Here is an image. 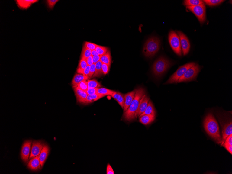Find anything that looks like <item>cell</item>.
Instances as JSON below:
<instances>
[{
	"mask_svg": "<svg viewBox=\"0 0 232 174\" xmlns=\"http://www.w3.org/2000/svg\"><path fill=\"white\" fill-rule=\"evenodd\" d=\"M204 126L206 133L211 137L218 143H221L222 138L219 124L211 113H208L206 116L204 120Z\"/></svg>",
	"mask_w": 232,
	"mask_h": 174,
	"instance_id": "obj_1",
	"label": "cell"
},
{
	"mask_svg": "<svg viewBox=\"0 0 232 174\" xmlns=\"http://www.w3.org/2000/svg\"><path fill=\"white\" fill-rule=\"evenodd\" d=\"M135 97L127 110L124 112L123 117L126 121L130 122L136 119V114L140 102L143 97L146 94L145 90L142 87L136 89Z\"/></svg>",
	"mask_w": 232,
	"mask_h": 174,
	"instance_id": "obj_2",
	"label": "cell"
},
{
	"mask_svg": "<svg viewBox=\"0 0 232 174\" xmlns=\"http://www.w3.org/2000/svg\"><path fill=\"white\" fill-rule=\"evenodd\" d=\"M161 41L156 37H152L146 41L143 48V53L146 57H153L160 48Z\"/></svg>",
	"mask_w": 232,
	"mask_h": 174,
	"instance_id": "obj_3",
	"label": "cell"
},
{
	"mask_svg": "<svg viewBox=\"0 0 232 174\" xmlns=\"http://www.w3.org/2000/svg\"><path fill=\"white\" fill-rule=\"evenodd\" d=\"M172 65L171 62L166 58L163 56L160 57L153 65V73L156 77H160L167 71Z\"/></svg>",
	"mask_w": 232,
	"mask_h": 174,
	"instance_id": "obj_4",
	"label": "cell"
},
{
	"mask_svg": "<svg viewBox=\"0 0 232 174\" xmlns=\"http://www.w3.org/2000/svg\"><path fill=\"white\" fill-rule=\"evenodd\" d=\"M201 69L200 66L198 64H196L187 69L184 75L179 79L178 82H189L195 80Z\"/></svg>",
	"mask_w": 232,
	"mask_h": 174,
	"instance_id": "obj_5",
	"label": "cell"
},
{
	"mask_svg": "<svg viewBox=\"0 0 232 174\" xmlns=\"http://www.w3.org/2000/svg\"><path fill=\"white\" fill-rule=\"evenodd\" d=\"M195 64L196 63H195L191 62L179 67L177 71L167 81L165 84H168L173 83H177L178 82L179 79L184 75L187 69L195 66Z\"/></svg>",
	"mask_w": 232,
	"mask_h": 174,
	"instance_id": "obj_6",
	"label": "cell"
},
{
	"mask_svg": "<svg viewBox=\"0 0 232 174\" xmlns=\"http://www.w3.org/2000/svg\"><path fill=\"white\" fill-rule=\"evenodd\" d=\"M169 40L171 47L176 54L179 56L182 55V48L179 37L175 31H171L169 34Z\"/></svg>",
	"mask_w": 232,
	"mask_h": 174,
	"instance_id": "obj_7",
	"label": "cell"
},
{
	"mask_svg": "<svg viewBox=\"0 0 232 174\" xmlns=\"http://www.w3.org/2000/svg\"><path fill=\"white\" fill-rule=\"evenodd\" d=\"M187 8L196 16L201 25L205 23L206 20V7L205 3L197 6H187Z\"/></svg>",
	"mask_w": 232,
	"mask_h": 174,
	"instance_id": "obj_8",
	"label": "cell"
},
{
	"mask_svg": "<svg viewBox=\"0 0 232 174\" xmlns=\"http://www.w3.org/2000/svg\"><path fill=\"white\" fill-rule=\"evenodd\" d=\"M218 118H219L220 124L222 128V138L221 143V145L222 146L227 137L232 134V122L231 120H230L229 119V121H224V119H222L221 117Z\"/></svg>",
	"mask_w": 232,
	"mask_h": 174,
	"instance_id": "obj_9",
	"label": "cell"
},
{
	"mask_svg": "<svg viewBox=\"0 0 232 174\" xmlns=\"http://www.w3.org/2000/svg\"><path fill=\"white\" fill-rule=\"evenodd\" d=\"M177 32L180 38L181 48L182 49L183 55H186L188 53L191 47L189 39L182 31H177Z\"/></svg>",
	"mask_w": 232,
	"mask_h": 174,
	"instance_id": "obj_10",
	"label": "cell"
},
{
	"mask_svg": "<svg viewBox=\"0 0 232 174\" xmlns=\"http://www.w3.org/2000/svg\"><path fill=\"white\" fill-rule=\"evenodd\" d=\"M32 143L31 140H27L25 141L23 145L21 152V157L25 162L28 161Z\"/></svg>",
	"mask_w": 232,
	"mask_h": 174,
	"instance_id": "obj_11",
	"label": "cell"
},
{
	"mask_svg": "<svg viewBox=\"0 0 232 174\" xmlns=\"http://www.w3.org/2000/svg\"><path fill=\"white\" fill-rule=\"evenodd\" d=\"M44 146V145L40 141H34L32 143L29 158L32 159L34 157L39 156Z\"/></svg>",
	"mask_w": 232,
	"mask_h": 174,
	"instance_id": "obj_12",
	"label": "cell"
},
{
	"mask_svg": "<svg viewBox=\"0 0 232 174\" xmlns=\"http://www.w3.org/2000/svg\"><path fill=\"white\" fill-rule=\"evenodd\" d=\"M150 98L147 95H144L141 98L138 108L136 113V118L139 117L144 112L147 108L148 103L150 101Z\"/></svg>",
	"mask_w": 232,
	"mask_h": 174,
	"instance_id": "obj_13",
	"label": "cell"
},
{
	"mask_svg": "<svg viewBox=\"0 0 232 174\" xmlns=\"http://www.w3.org/2000/svg\"><path fill=\"white\" fill-rule=\"evenodd\" d=\"M136 92V90H134L133 91L127 93L125 94L124 95V112L127 110L130 105L132 102L135 97Z\"/></svg>",
	"mask_w": 232,
	"mask_h": 174,
	"instance_id": "obj_14",
	"label": "cell"
},
{
	"mask_svg": "<svg viewBox=\"0 0 232 174\" xmlns=\"http://www.w3.org/2000/svg\"><path fill=\"white\" fill-rule=\"evenodd\" d=\"M74 90L77 102L83 104L88 96L87 93L77 87L74 88Z\"/></svg>",
	"mask_w": 232,
	"mask_h": 174,
	"instance_id": "obj_15",
	"label": "cell"
},
{
	"mask_svg": "<svg viewBox=\"0 0 232 174\" xmlns=\"http://www.w3.org/2000/svg\"><path fill=\"white\" fill-rule=\"evenodd\" d=\"M38 0H17L16 3L18 8L22 10H27L32 4L38 2Z\"/></svg>",
	"mask_w": 232,
	"mask_h": 174,
	"instance_id": "obj_16",
	"label": "cell"
},
{
	"mask_svg": "<svg viewBox=\"0 0 232 174\" xmlns=\"http://www.w3.org/2000/svg\"><path fill=\"white\" fill-rule=\"evenodd\" d=\"M27 166L32 170L36 171L41 169V167L39 156L33 158L29 161Z\"/></svg>",
	"mask_w": 232,
	"mask_h": 174,
	"instance_id": "obj_17",
	"label": "cell"
},
{
	"mask_svg": "<svg viewBox=\"0 0 232 174\" xmlns=\"http://www.w3.org/2000/svg\"><path fill=\"white\" fill-rule=\"evenodd\" d=\"M49 151V148L48 146L46 145L44 146L40 153L39 156L41 167H42L45 164L46 160L48 156Z\"/></svg>",
	"mask_w": 232,
	"mask_h": 174,
	"instance_id": "obj_18",
	"label": "cell"
},
{
	"mask_svg": "<svg viewBox=\"0 0 232 174\" xmlns=\"http://www.w3.org/2000/svg\"><path fill=\"white\" fill-rule=\"evenodd\" d=\"M89 76L82 75V74L76 73L74 76L72 81V85L73 88H76L81 82L83 81H86L89 78Z\"/></svg>",
	"mask_w": 232,
	"mask_h": 174,
	"instance_id": "obj_19",
	"label": "cell"
},
{
	"mask_svg": "<svg viewBox=\"0 0 232 174\" xmlns=\"http://www.w3.org/2000/svg\"><path fill=\"white\" fill-rule=\"evenodd\" d=\"M139 118V121L141 124L144 125H147L154 121L155 119V115H145Z\"/></svg>",
	"mask_w": 232,
	"mask_h": 174,
	"instance_id": "obj_20",
	"label": "cell"
},
{
	"mask_svg": "<svg viewBox=\"0 0 232 174\" xmlns=\"http://www.w3.org/2000/svg\"><path fill=\"white\" fill-rule=\"evenodd\" d=\"M111 96L117 102L122 109H124V95L119 92L115 91Z\"/></svg>",
	"mask_w": 232,
	"mask_h": 174,
	"instance_id": "obj_21",
	"label": "cell"
},
{
	"mask_svg": "<svg viewBox=\"0 0 232 174\" xmlns=\"http://www.w3.org/2000/svg\"><path fill=\"white\" fill-rule=\"evenodd\" d=\"M105 96L103 95L98 94L92 95H88L84 102L82 104L86 105V104L92 103Z\"/></svg>",
	"mask_w": 232,
	"mask_h": 174,
	"instance_id": "obj_22",
	"label": "cell"
},
{
	"mask_svg": "<svg viewBox=\"0 0 232 174\" xmlns=\"http://www.w3.org/2000/svg\"><path fill=\"white\" fill-rule=\"evenodd\" d=\"M155 112L154 106L151 101H149L148 106L144 112L141 114L139 117L145 115H155Z\"/></svg>",
	"mask_w": 232,
	"mask_h": 174,
	"instance_id": "obj_23",
	"label": "cell"
},
{
	"mask_svg": "<svg viewBox=\"0 0 232 174\" xmlns=\"http://www.w3.org/2000/svg\"><path fill=\"white\" fill-rule=\"evenodd\" d=\"M103 63L101 61H98L95 64V71L93 77H100L103 75L102 66Z\"/></svg>",
	"mask_w": 232,
	"mask_h": 174,
	"instance_id": "obj_24",
	"label": "cell"
},
{
	"mask_svg": "<svg viewBox=\"0 0 232 174\" xmlns=\"http://www.w3.org/2000/svg\"><path fill=\"white\" fill-rule=\"evenodd\" d=\"M100 61L103 63L105 64L111 66V52L109 50H108V51L106 54L102 56Z\"/></svg>",
	"mask_w": 232,
	"mask_h": 174,
	"instance_id": "obj_25",
	"label": "cell"
},
{
	"mask_svg": "<svg viewBox=\"0 0 232 174\" xmlns=\"http://www.w3.org/2000/svg\"><path fill=\"white\" fill-rule=\"evenodd\" d=\"M88 66L86 60L84 59H81L79 62L77 72L78 73L82 74L84 69Z\"/></svg>",
	"mask_w": 232,
	"mask_h": 174,
	"instance_id": "obj_26",
	"label": "cell"
},
{
	"mask_svg": "<svg viewBox=\"0 0 232 174\" xmlns=\"http://www.w3.org/2000/svg\"><path fill=\"white\" fill-rule=\"evenodd\" d=\"M204 4V2L201 0H186L184 1L183 4L187 6H195Z\"/></svg>",
	"mask_w": 232,
	"mask_h": 174,
	"instance_id": "obj_27",
	"label": "cell"
},
{
	"mask_svg": "<svg viewBox=\"0 0 232 174\" xmlns=\"http://www.w3.org/2000/svg\"><path fill=\"white\" fill-rule=\"evenodd\" d=\"M114 92L113 90L106 89V88H98L97 90V93L103 95L105 96L108 95L111 96Z\"/></svg>",
	"mask_w": 232,
	"mask_h": 174,
	"instance_id": "obj_28",
	"label": "cell"
},
{
	"mask_svg": "<svg viewBox=\"0 0 232 174\" xmlns=\"http://www.w3.org/2000/svg\"><path fill=\"white\" fill-rule=\"evenodd\" d=\"M92 50L83 46L82 54L81 55V59L86 60L88 57L92 55Z\"/></svg>",
	"mask_w": 232,
	"mask_h": 174,
	"instance_id": "obj_29",
	"label": "cell"
},
{
	"mask_svg": "<svg viewBox=\"0 0 232 174\" xmlns=\"http://www.w3.org/2000/svg\"><path fill=\"white\" fill-rule=\"evenodd\" d=\"M88 89L91 88L98 89L102 87V85L96 80H89L87 81Z\"/></svg>",
	"mask_w": 232,
	"mask_h": 174,
	"instance_id": "obj_30",
	"label": "cell"
},
{
	"mask_svg": "<svg viewBox=\"0 0 232 174\" xmlns=\"http://www.w3.org/2000/svg\"><path fill=\"white\" fill-rule=\"evenodd\" d=\"M203 1L209 6H214L219 5L224 1L222 0H205Z\"/></svg>",
	"mask_w": 232,
	"mask_h": 174,
	"instance_id": "obj_31",
	"label": "cell"
},
{
	"mask_svg": "<svg viewBox=\"0 0 232 174\" xmlns=\"http://www.w3.org/2000/svg\"><path fill=\"white\" fill-rule=\"evenodd\" d=\"M108 49L107 47L98 45H97L95 49V50L100 56H102L106 54L108 51Z\"/></svg>",
	"mask_w": 232,
	"mask_h": 174,
	"instance_id": "obj_32",
	"label": "cell"
},
{
	"mask_svg": "<svg viewBox=\"0 0 232 174\" xmlns=\"http://www.w3.org/2000/svg\"><path fill=\"white\" fill-rule=\"evenodd\" d=\"M76 87L79 88L83 91L86 92L88 89V83L86 81H83L81 82Z\"/></svg>",
	"mask_w": 232,
	"mask_h": 174,
	"instance_id": "obj_33",
	"label": "cell"
},
{
	"mask_svg": "<svg viewBox=\"0 0 232 174\" xmlns=\"http://www.w3.org/2000/svg\"><path fill=\"white\" fill-rule=\"evenodd\" d=\"M97 45L96 44L89 42L86 41L84 43L83 46L89 49L93 50H95Z\"/></svg>",
	"mask_w": 232,
	"mask_h": 174,
	"instance_id": "obj_34",
	"label": "cell"
},
{
	"mask_svg": "<svg viewBox=\"0 0 232 174\" xmlns=\"http://www.w3.org/2000/svg\"><path fill=\"white\" fill-rule=\"evenodd\" d=\"M58 0H47L46 1L48 8L50 9H53L54 8L55 4L59 2Z\"/></svg>",
	"mask_w": 232,
	"mask_h": 174,
	"instance_id": "obj_35",
	"label": "cell"
},
{
	"mask_svg": "<svg viewBox=\"0 0 232 174\" xmlns=\"http://www.w3.org/2000/svg\"><path fill=\"white\" fill-rule=\"evenodd\" d=\"M110 67L111 66H109V65L103 63L102 69L103 75H106L108 73L110 70Z\"/></svg>",
	"mask_w": 232,
	"mask_h": 174,
	"instance_id": "obj_36",
	"label": "cell"
},
{
	"mask_svg": "<svg viewBox=\"0 0 232 174\" xmlns=\"http://www.w3.org/2000/svg\"><path fill=\"white\" fill-rule=\"evenodd\" d=\"M97 88H91V89H88L86 92L88 95H92L97 93Z\"/></svg>",
	"mask_w": 232,
	"mask_h": 174,
	"instance_id": "obj_37",
	"label": "cell"
},
{
	"mask_svg": "<svg viewBox=\"0 0 232 174\" xmlns=\"http://www.w3.org/2000/svg\"><path fill=\"white\" fill-rule=\"evenodd\" d=\"M226 145L232 146V134L227 137L222 146Z\"/></svg>",
	"mask_w": 232,
	"mask_h": 174,
	"instance_id": "obj_38",
	"label": "cell"
},
{
	"mask_svg": "<svg viewBox=\"0 0 232 174\" xmlns=\"http://www.w3.org/2000/svg\"><path fill=\"white\" fill-rule=\"evenodd\" d=\"M95 71V64H93L90 66V72L88 76L89 77H92L94 75Z\"/></svg>",
	"mask_w": 232,
	"mask_h": 174,
	"instance_id": "obj_39",
	"label": "cell"
},
{
	"mask_svg": "<svg viewBox=\"0 0 232 174\" xmlns=\"http://www.w3.org/2000/svg\"><path fill=\"white\" fill-rule=\"evenodd\" d=\"M107 174H114V171L109 164H108L106 169Z\"/></svg>",
	"mask_w": 232,
	"mask_h": 174,
	"instance_id": "obj_40",
	"label": "cell"
},
{
	"mask_svg": "<svg viewBox=\"0 0 232 174\" xmlns=\"http://www.w3.org/2000/svg\"><path fill=\"white\" fill-rule=\"evenodd\" d=\"M92 55L90 56L86 60L88 66H91V65L93 64V58Z\"/></svg>",
	"mask_w": 232,
	"mask_h": 174,
	"instance_id": "obj_41",
	"label": "cell"
},
{
	"mask_svg": "<svg viewBox=\"0 0 232 174\" xmlns=\"http://www.w3.org/2000/svg\"><path fill=\"white\" fill-rule=\"evenodd\" d=\"M90 66H88L83 71L82 75L88 76L90 72Z\"/></svg>",
	"mask_w": 232,
	"mask_h": 174,
	"instance_id": "obj_42",
	"label": "cell"
},
{
	"mask_svg": "<svg viewBox=\"0 0 232 174\" xmlns=\"http://www.w3.org/2000/svg\"><path fill=\"white\" fill-rule=\"evenodd\" d=\"M102 56H94L92 57L93 61L94 64H95L97 62L100 61L101 58Z\"/></svg>",
	"mask_w": 232,
	"mask_h": 174,
	"instance_id": "obj_43",
	"label": "cell"
},
{
	"mask_svg": "<svg viewBox=\"0 0 232 174\" xmlns=\"http://www.w3.org/2000/svg\"><path fill=\"white\" fill-rule=\"evenodd\" d=\"M226 148L227 150L230 153L232 154V146L226 145L224 146Z\"/></svg>",
	"mask_w": 232,
	"mask_h": 174,
	"instance_id": "obj_44",
	"label": "cell"
},
{
	"mask_svg": "<svg viewBox=\"0 0 232 174\" xmlns=\"http://www.w3.org/2000/svg\"><path fill=\"white\" fill-rule=\"evenodd\" d=\"M92 56H99V53L97 52L95 50H92Z\"/></svg>",
	"mask_w": 232,
	"mask_h": 174,
	"instance_id": "obj_45",
	"label": "cell"
}]
</instances>
